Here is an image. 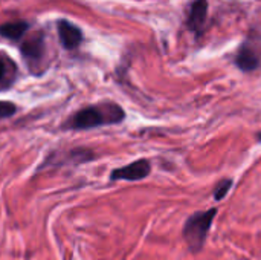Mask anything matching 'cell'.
<instances>
[{"mask_svg": "<svg viewBox=\"0 0 261 260\" xmlns=\"http://www.w3.org/2000/svg\"><path fill=\"white\" fill-rule=\"evenodd\" d=\"M206 17H208V0H194L190 6V12L187 18L188 29L196 35H199L205 26Z\"/></svg>", "mask_w": 261, "mask_h": 260, "instance_id": "4", "label": "cell"}, {"mask_svg": "<svg viewBox=\"0 0 261 260\" xmlns=\"http://www.w3.org/2000/svg\"><path fill=\"white\" fill-rule=\"evenodd\" d=\"M231 187H232V179H222L216 185V188H214V199L216 201H222L228 195Z\"/></svg>", "mask_w": 261, "mask_h": 260, "instance_id": "9", "label": "cell"}, {"mask_svg": "<svg viewBox=\"0 0 261 260\" xmlns=\"http://www.w3.org/2000/svg\"><path fill=\"white\" fill-rule=\"evenodd\" d=\"M217 216V208H211L206 211H197L190 216L184 225L182 234L193 253H199L203 248L206 236L213 227V222Z\"/></svg>", "mask_w": 261, "mask_h": 260, "instance_id": "2", "label": "cell"}, {"mask_svg": "<svg viewBox=\"0 0 261 260\" xmlns=\"http://www.w3.org/2000/svg\"><path fill=\"white\" fill-rule=\"evenodd\" d=\"M44 54V41L41 35L32 37L21 44V55L28 60H38Z\"/></svg>", "mask_w": 261, "mask_h": 260, "instance_id": "7", "label": "cell"}, {"mask_svg": "<svg viewBox=\"0 0 261 260\" xmlns=\"http://www.w3.org/2000/svg\"><path fill=\"white\" fill-rule=\"evenodd\" d=\"M58 35L61 40V44L66 49H76L83 41V32L80 28H76L73 23L67 20L58 21Z\"/></svg>", "mask_w": 261, "mask_h": 260, "instance_id": "5", "label": "cell"}, {"mask_svg": "<svg viewBox=\"0 0 261 260\" xmlns=\"http://www.w3.org/2000/svg\"><path fill=\"white\" fill-rule=\"evenodd\" d=\"M28 23L26 21H11V23H5L0 26V35L11 38V40H18L24 35V32L28 31Z\"/></svg>", "mask_w": 261, "mask_h": 260, "instance_id": "8", "label": "cell"}, {"mask_svg": "<svg viewBox=\"0 0 261 260\" xmlns=\"http://www.w3.org/2000/svg\"><path fill=\"white\" fill-rule=\"evenodd\" d=\"M15 113V106L9 101H0V118H8Z\"/></svg>", "mask_w": 261, "mask_h": 260, "instance_id": "10", "label": "cell"}, {"mask_svg": "<svg viewBox=\"0 0 261 260\" xmlns=\"http://www.w3.org/2000/svg\"><path fill=\"white\" fill-rule=\"evenodd\" d=\"M150 172H151L150 162L147 159H139L125 167L113 170L110 175V179L112 181H141L147 178Z\"/></svg>", "mask_w": 261, "mask_h": 260, "instance_id": "3", "label": "cell"}, {"mask_svg": "<svg viewBox=\"0 0 261 260\" xmlns=\"http://www.w3.org/2000/svg\"><path fill=\"white\" fill-rule=\"evenodd\" d=\"M125 113L122 107L115 103H104L99 106H90L80 110L72 120L70 127L73 129H92L104 124H116L124 120Z\"/></svg>", "mask_w": 261, "mask_h": 260, "instance_id": "1", "label": "cell"}, {"mask_svg": "<svg viewBox=\"0 0 261 260\" xmlns=\"http://www.w3.org/2000/svg\"><path fill=\"white\" fill-rule=\"evenodd\" d=\"M236 64L239 66V69H242L243 72H252L260 66V58L255 54V51L249 46H242L237 58H236Z\"/></svg>", "mask_w": 261, "mask_h": 260, "instance_id": "6", "label": "cell"}, {"mask_svg": "<svg viewBox=\"0 0 261 260\" xmlns=\"http://www.w3.org/2000/svg\"><path fill=\"white\" fill-rule=\"evenodd\" d=\"M5 70H6V67H5V63L0 60V80L5 77Z\"/></svg>", "mask_w": 261, "mask_h": 260, "instance_id": "11", "label": "cell"}]
</instances>
